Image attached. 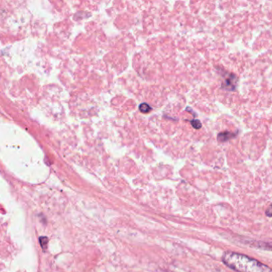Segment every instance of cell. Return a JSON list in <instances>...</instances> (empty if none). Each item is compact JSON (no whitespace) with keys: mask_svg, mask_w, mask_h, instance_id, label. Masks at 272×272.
<instances>
[{"mask_svg":"<svg viewBox=\"0 0 272 272\" xmlns=\"http://www.w3.org/2000/svg\"><path fill=\"white\" fill-rule=\"evenodd\" d=\"M266 215H267V217H272V204H270L268 208H267V209L266 210Z\"/></svg>","mask_w":272,"mask_h":272,"instance_id":"8992f818","label":"cell"},{"mask_svg":"<svg viewBox=\"0 0 272 272\" xmlns=\"http://www.w3.org/2000/svg\"><path fill=\"white\" fill-rule=\"evenodd\" d=\"M192 126H194V128H195L196 129H199L201 128V123L200 122V121L198 120H193L191 122Z\"/></svg>","mask_w":272,"mask_h":272,"instance_id":"5b68a950","label":"cell"},{"mask_svg":"<svg viewBox=\"0 0 272 272\" xmlns=\"http://www.w3.org/2000/svg\"><path fill=\"white\" fill-rule=\"evenodd\" d=\"M224 77H224L221 87L228 91H235L237 83H238V77L234 73H229V72H226Z\"/></svg>","mask_w":272,"mask_h":272,"instance_id":"7a4b0ae2","label":"cell"},{"mask_svg":"<svg viewBox=\"0 0 272 272\" xmlns=\"http://www.w3.org/2000/svg\"><path fill=\"white\" fill-rule=\"evenodd\" d=\"M222 260L225 265L237 272H272L268 266L240 253L227 251Z\"/></svg>","mask_w":272,"mask_h":272,"instance_id":"6da1fadb","label":"cell"},{"mask_svg":"<svg viewBox=\"0 0 272 272\" xmlns=\"http://www.w3.org/2000/svg\"><path fill=\"white\" fill-rule=\"evenodd\" d=\"M139 109H140V111L142 112V113H146L151 111V108L150 107L148 104H146V103H143V104L140 105V106H139Z\"/></svg>","mask_w":272,"mask_h":272,"instance_id":"277c9868","label":"cell"},{"mask_svg":"<svg viewBox=\"0 0 272 272\" xmlns=\"http://www.w3.org/2000/svg\"><path fill=\"white\" fill-rule=\"evenodd\" d=\"M237 134H238V132H237V133H231V132L225 131V132L219 133L218 136H217V140L220 142H228L229 140L235 138L237 136Z\"/></svg>","mask_w":272,"mask_h":272,"instance_id":"3957f363","label":"cell"}]
</instances>
